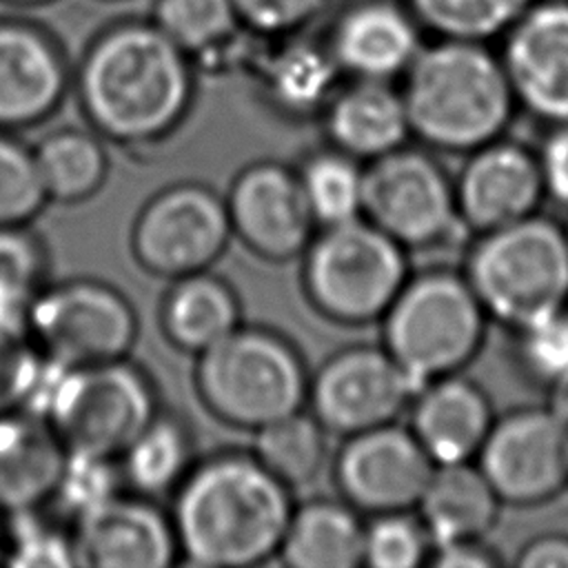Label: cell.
Masks as SVG:
<instances>
[{"label":"cell","mask_w":568,"mask_h":568,"mask_svg":"<svg viewBox=\"0 0 568 568\" xmlns=\"http://www.w3.org/2000/svg\"><path fill=\"white\" fill-rule=\"evenodd\" d=\"M224 200L231 231L264 260L297 257L315 235L297 171L280 162L262 160L242 169Z\"/></svg>","instance_id":"9a60e30c"},{"label":"cell","mask_w":568,"mask_h":568,"mask_svg":"<svg viewBox=\"0 0 568 568\" xmlns=\"http://www.w3.org/2000/svg\"><path fill=\"white\" fill-rule=\"evenodd\" d=\"M519 568H568V535L541 532L526 541L517 557Z\"/></svg>","instance_id":"ee69618b"},{"label":"cell","mask_w":568,"mask_h":568,"mask_svg":"<svg viewBox=\"0 0 568 568\" xmlns=\"http://www.w3.org/2000/svg\"><path fill=\"white\" fill-rule=\"evenodd\" d=\"M73 524L78 566L166 568L180 555L171 515L151 497L120 493Z\"/></svg>","instance_id":"ac0fdd59"},{"label":"cell","mask_w":568,"mask_h":568,"mask_svg":"<svg viewBox=\"0 0 568 568\" xmlns=\"http://www.w3.org/2000/svg\"><path fill=\"white\" fill-rule=\"evenodd\" d=\"M335 78V58L311 44H293L271 62L266 87L280 109L308 113L326 106L333 95Z\"/></svg>","instance_id":"4dcf8cb0"},{"label":"cell","mask_w":568,"mask_h":568,"mask_svg":"<svg viewBox=\"0 0 568 568\" xmlns=\"http://www.w3.org/2000/svg\"><path fill=\"white\" fill-rule=\"evenodd\" d=\"M362 217L406 251L439 246L464 224L446 169L406 144L364 164Z\"/></svg>","instance_id":"30bf717a"},{"label":"cell","mask_w":568,"mask_h":568,"mask_svg":"<svg viewBox=\"0 0 568 568\" xmlns=\"http://www.w3.org/2000/svg\"><path fill=\"white\" fill-rule=\"evenodd\" d=\"M226 200L195 182L155 193L138 213L131 248L142 268L160 277L209 271L231 240Z\"/></svg>","instance_id":"8fae6325"},{"label":"cell","mask_w":568,"mask_h":568,"mask_svg":"<svg viewBox=\"0 0 568 568\" xmlns=\"http://www.w3.org/2000/svg\"><path fill=\"white\" fill-rule=\"evenodd\" d=\"M27 328L44 357L84 366L126 357L138 337V315L115 286L75 277L44 284L27 308Z\"/></svg>","instance_id":"9c48e42d"},{"label":"cell","mask_w":568,"mask_h":568,"mask_svg":"<svg viewBox=\"0 0 568 568\" xmlns=\"http://www.w3.org/2000/svg\"><path fill=\"white\" fill-rule=\"evenodd\" d=\"M499 497L475 462L437 464L415 506L433 546L484 539L499 515Z\"/></svg>","instance_id":"603a6c76"},{"label":"cell","mask_w":568,"mask_h":568,"mask_svg":"<svg viewBox=\"0 0 568 568\" xmlns=\"http://www.w3.org/2000/svg\"><path fill=\"white\" fill-rule=\"evenodd\" d=\"M42 353L33 344L27 317L0 313V413L24 408Z\"/></svg>","instance_id":"f35d334b"},{"label":"cell","mask_w":568,"mask_h":568,"mask_svg":"<svg viewBox=\"0 0 568 568\" xmlns=\"http://www.w3.org/2000/svg\"><path fill=\"white\" fill-rule=\"evenodd\" d=\"M233 0H160L158 24L180 49L200 51L220 42L235 22Z\"/></svg>","instance_id":"8d00e7d4"},{"label":"cell","mask_w":568,"mask_h":568,"mask_svg":"<svg viewBox=\"0 0 568 568\" xmlns=\"http://www.w3.org/2000/svg\"><path fill=\"white\" fill-rule=\"evenodd\" d=\"M0 550H2V544H0Z\"/></svg>","instance_id":"7dc6e473"},{"label":"cell","mask_w":568,"mask_h":568,"mask_svg":"<svg viewBox=\"0 0 568 568\" xmlns=\"http://www.w3.org/2000/svg\"><path fill=\"white\" fill-rule=\"evenodd\" d=\"M326 135L331 146L359 162H373L406 144L410 124L402 91L386 80H357L326 102Z\"/></svg>","instance_id":"7402d4cb"},{"label":"cell","mask_w":568,"mask_h":568,"mask_svg":"<svg viewBox=\"0 0 568 568\" xmlns=\"http://www.w3.org/2000/svg\"><path fill=\"white\" fill-rule=\"evenodd\" d=\"M537 160L546 195L568 206V124L555 126V131L546 138Z\"/></svg>","instance_id":"b9f144b4"},{"label":"cell","mask_w":568,"mask_h":568,"mask_svg":"<svg viewBox=\"0 0 568 568\" xmlns=\"http://www.w3.org/2000/svg\"><path fill=\"white\" fill-rule=\"evenodd\" d=\"M428 564L437 568H495L499 557L481 539H464L433 546Z\"/></svg>","instance_id":"7bdbcfd3"},{"label":"cell","mask_w":568,"mask_h":568,"mask_svg":"<svg viewBox=\"0 0 568 568\" xmlns=\"http://www.w3.org/2000/svg\"><path fill=\"white\" fill-rule=\"evenodd\" d=\"M253 455L288 488L313 481L326 459V428L311 410H295L255 430Z\"/></svg>","instance_id":"f1b7e54d"},{"label":"cell","mask_w":568,"mask_h":568,"mask_svg":"<svg viewBox=\"0 0 568 568\" xmlns=\"http://www.w3.org/2000/svg\"><path fill=\"white\" fill-rule=\"evenodd\" d=\"M402 98L410 133L453 153L501 138L517 104L501 60L481 42L453 38L415 55Z\"/></svg>","instance_id":"3957f363"},{"label":"cell","mask_w":568,"mask_h":568,"mask_svg":"<svg viewBox=\"0 0 568 568\" xmlns=\"http://www.w3.org/2000/svg\"><path fill=\"white\" fill-rule=\"evenodd\" d=\"M486 320L464 273L428 268L408 275L382 315V346L422 388L459 373L477 355Z\"/></svg>","instance_id":"8992f818"},{"label":"cell","mask_w":568,"mask_h":568,"mask_svg":"<svg viewBox=\"0 0 568 568\" xmlns=\"http://www.w3.org/2000/svg\"><path fill=\"white\" fill-rule=\"evenodd\" d=\"M453 184L459 220L477 233L535 215L546 197L537 155L501 138L470 151Z\"/></svg>","instance_id":"e0dca14e"},{"label":"cell","mask_w":568,"mask_h":568,"mask_svg":"<svg viewBox=\"0 0 568 568\" xmlns=\"http://www.w3.org/2000/svg\"><path fill=\"white\" fill-rule=\"evenodd\" d=\"M80 102L93 129L106 140H162L191 104L184 49L151 27H124L100 38L80 71Z\"/></svg>","instance_id":"7a4b0ae2"},{"label":"cell","mask_w":568,"mask_h":568,"mask_svg":"<svg viewBox=\"0 0 568 568\" xmlns=\"http://www.w3.org/2000/svg\"><path fill=\"white\" fill-rule=\"evenodd\" d=\"M64 93L58 51L36 31L0 24V129H24L47 120Z\"/></svg>","instance_id":"44dd1931"},{"label":"cell","mask_w":568,"mask_h":568,"mask_svg":"<svg viewBox=\"0 0 568 568\" xmlns=\"http://www.w3.org/2000/svg\"><path fill=\"white\" fill-rule=\"evenodd\" d=\"M302 255L311 304L348 326L382 320L408 280L406 248L366 217L322 226Z\"/></svg>","instance_id":"ba28073f"},{"label":"cell","mask_w":568,"mask_h":568,"mask_svg":"<svg viewBox=\"0 0 568 568\" xmlns=\"http://www.w3.org/2000/svg\"><path fill=\"white\" fill-rule=\"evenodd\" d=\"M297 178L317 226L362 217L364 162L331 146L311 153L297 169Z\"/></svg>","instance_id":"f546056e"},{"label":"cell","mask_w":568,"mask_h":568,"mask_svg":"<svg viewBox=\"0 0 568 568\" xmlns=\"http://www.w3.org/2000/svg\"><path fill=\"white\" fill-rule=\"evenodd\" d=\"M118 459L124 486L155 499L173 493L193 468V439L184 422L158 410Z\"/></svg>","instance_id":"4316f807"},{"label":"cell","mask_w":568,"mask_h":568,"mask_svg":"<svg viewBox=\"0 0 568 568\" xmlns=\"http://www.w3.org/2000/svg\"><path fill=\"white\" fill-rule=\"evenodd\" d=\"M293 508L291 488L253 453H217L173 490L171 521L189 564L246 568L277 557Z\"/></svg>","instance_id":"6da1fadb"},{"label":"cell","mask_w":568,"mask_h":568,"mask_svg":"<svg viewBox=\"0 0 568 568\" xmlns=\"http://www.w3.org/2000/svg\"><path fill=\"white\" fill-rule=\"evenodd\" d=\"M9 564L27 568H69L78 566L73 532H67L51 517L40 515V508L13 513Z\"/></svg>","instance_id":"74e56055"},{"label":"cell","mask_w":568,"mask_h":568,"mask_svg":"<svg viewBox=\"0 0 568 568\" xmlns=\"http://www.w3.org/2000/svg\"><path fill=\"white\" fill-rule=\"evenodd\" d=\"M38 173L49 200L75 204L106 180L109 155L100 138L80 129H60L33 149Z\"/></svg>","instance_id":"83f0119b"},{"label":"cell","mask_w":568,"mask_h":568,"mask_svg":"<svg viewBox=\"0 0 568 568\" xmlns=\"http://www.w3.org/2000/svg\"><path fill=\"white\" fill-rule=\"evenodd\" d=\"M433 541L410 510L379 513L364 521L362 564L371 568H417L428 564Z\"/></svg>","instance_id":"836d02e7"},{"label":"cell","mask_w":568,"mask_h":568,"mask_svg":"<svg viewBox=\"0 0 568 568\" xmlns=\"http://www.w3.org/2000/svg\"><path fill=\"white\" fill-rule=\"evenodd\" d=\"M160 324L171 344L200 355L242 324L233 288L209 271L178 277L164 295Z\"/></svg>","instance_id":"484cf974"},{"label":"cell","mask_w":568,"mask_h":568,"mask_svg":"<svg viewBox=\"0 0 568 568\" xmlns=\"http://www.w3.org/2000/svg\"><path fill=\"white\" fill-rule=\"evenodd\" d=\"M417 390L384 346H348L308 375L306 404L326 433L346 437L395 422Z\"/></svg>","instance_id":"4fadbf2b"},{"label":"cell","mask_w":568,"mask_h":568,"mask_svg":"<svg viewBox=\"0 0 568 568\" xmlns=\"http://www.w3.org/2000/svg\"><path fill=\"white\" fill-rule=\"evenodd\" d=\"M195 388L217 419L257 430L304 408L308 373L288 339L240 324L197 355Z\"/></svg>","instance_id":"52a82bcc"},{"label":"cell","mask_w":568,"mask_h":568,"mask_svg":"<svg viewBox=\"0 0 568 568\" xmlns=\"http://www.w3.org/2000/svg\"><path fill=\"white\" fill-rule=\"evenodd\" d=\"M47 284V248L27 224L0 226V313L27 317Z\"/></svg>","instance_id":"d6a6232c"},{"label":"cell","mask_w":568,"mask_h":568,"mask_svg":"<svg viewBox=\"0 0 568 568\" xmlns=\"http://www.w3.org/2000/svg\"><path fill=\"white\" fill-rule=\"evenodd\" d=\"M364 521L344 499H311L295 506L277 557L293 568H357Z\"/></svg>","instance_id":"d4e9b609"},{"label":"cell","mask_w":568,"mask_h":568,"mask_svg":"<svg viewBox=\"0 0 568 568\" xmlns=\"http://www.w3.org/2000/svg\"><path fill=\"white\" fill-rule=\"evenodd\" d=\"M433 468V459L410 428L388 422L346 435L333 475L342 499L371 517L413 510Z\"/></svg>","instance_id":"5bb4252c"},{"label":"cell","mask_w":568,"mask_h":568,"mask_svg":"<svg viewBox=\"0 0 568 568\" xmlns=\"http://www.w3.org/2000/svg\"><path fill=\"white\" fill-rule=\"evenodd\" d=\"M537 0H413L417 16L453 40L484 42L506 33Z\"/></svg>","instance_id":"1f68e13d"},{"label":"cell","mask_w":568,"mask_h":568,"mask_svg":"<svg viewBox=\"0 0 568 568\" xmlns=\"http://www.w3.org/2000/svg\"><path fill=\"white\" fill-rule=\"evenodd\" d=\"M417 53V31L406 13L377 2L351 11L333 40L337 67L362 80H388L406 71Z\"/></svg>","instance_id":"cb8c5ba5"},{"label":"cell","mask_w":568,"mask_h":568,"mask_svg":"<svg viewBox=\"0 0 568 568\" xmlns=\"http://www.w3.org/2000/svg\"><path fill=\"white\" fill-rule=\"evenodd\" d=\"M124 479L118 457L69 453L51 501L73 521L122 493Z\"/></svg>","instance_id":"e575fe53"},{"label":"cell","mask_w":568,"mask_h":568,"mask_svg":"<svg viewBox=\"0 0 568 568\" xmlns=\"http://www.w3.org/2000/svg\"><path fill=\"white\" fill-rule=\"evenodd\" d=\"M464 277L488 317L526 328L568 306L566 231L537 213L486 231L468 251Z\"/></svg>","instance_id":"5b68a950"},{"label":"cell","mask_w":568,"mask_h":568,"mask_svg":"<svg viewBox=\"0 0 568 568\" xmlns=\"http://www.w3.org/2000/svg\"><path fill=\"white\" fill-rule=\"evenodd\" d=\"M493 404L457 373L424 384L410 402V433L433 464L473 462L493 426Z\"/></svg>","instance_id":"d6986e66"},{"label":"cell","mask_w":568,"mask_h":568,"mask_svg":"<svg viewBox=\"0 0 568 568\" xmlns=\"http://www.w3.org/2000/svg\"><path fill=\"white\" fill-rule=\"evenodd\" d=\"M64 459L67 448L44 417L24 408L0 413V513L51 501Z\"/></svg>","instance_id":"ffe728a7"},{"label":"cell","mask_w":568,"mask_h":568,"mask_svg":"<svg viewBox=\"0 0 568 568\" xmlns=\"http://www.w3.org/2000/svg\"><path fill=\"white\" fill-rule=\"evenodd\" d=\"M475 464L501 504L539 506L568 486V426L548 406L493 422Z\"/></svg>","instance_id":"7c38bea8"},{"label":"cell","mask_w":568,"mask_h":568,"mask_svg":"<svg viewBox=\"0 0 568 568\" xmlns=\"http://www.w3.org/2000/svg\"><path fill=\"white\" fill-rule=\"evenodd\" d=\"M564 231H566V240H568V226H564Z\"/></svg>","instance_id":"bcb514c9"},{"label":"cell","mask_w":568,"mask_h":568,"mask_svg":"<svg viewBox=\"0 0 568 568\" xmlns=\"http://www.w3.org/2000/svg\"><path fill=\"white\" fill-rule=\"evenodd\" d=\"M517 355L524 371L550 384L568 371V306L517 331Z\"/></svg>","instance_id":"ab89813d"},{"label":"cell","mask_w":568,"mask_h":568,"mask_svg":"<svg viewBox=\"0 0 568 568\" xmlns=\"http://www.w3.org/2000/svg\"><path fill=\"white\" fill-rule=\"evenodd\" d=\"M47 202L33 149L0 129V226L29 224Z\"/></svg>","instance_id":"d590c367"},{"label":"cell","mask_w":568,"mask_h":568,"mask_svg":"<svg viewBox=\"0 0 568 568\" xmlns=\"http://www.w3.org/2000/svg\"><path fill=\"white\" fill-rule=\"evenodd\" d=\"M546 406L568 426V371L548 384Z\"/></svg>","instance_id":"f6af8a7d"},{"label":"cell","mask_w":568,"mask_h":568,"mask_svg":"<svg viewBox=\"0 0 568 568\" xmlns=\"http://www.w3.org/2000/svg\"><path fill=\"white\" fill-rule=\"evenodd\" d=\"M499 60L517 104L568 124V0L535 2L506 31Z\"/></svg>","instance_id":"2e32d148"},{"label":"cell","mask_w":568,"mask_h":568,"mask_svg":"<svg viewBox=\"0 0 568 568\" xmlns=\"http://www.w3.org/2000/svg\"><path fill=\"white\" fill-rule=\"evenodd\" d=\"M24 410L44 417L69 453L120 457L158 415V397L126 357L62 366L42 355Z\"/></svg>","instance_id":"277c9868"},{"label":"cell","mask_w":568,"mask_h":568,"mask_svg":"<svg viewBox=\"0 0 568 568\" xmlns=\"http://www.w3.org/2000/svg\"><path fill=\"white\" fill-rule=\"evenodd\" d=\"M237 16L262 31H284L304 22L320 0H233Z\"/></svg>","instance_id":"60d3db41"}]
</instances>
